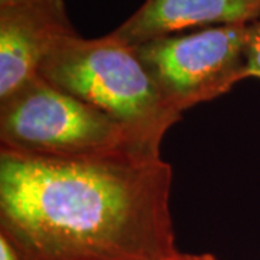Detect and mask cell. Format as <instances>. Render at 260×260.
I'll use <instances>...</instances> for the list:
<instances>
[{"mask_svg":"<svg viewBox=\"0 0 260 260\" xmlns=\"http://www.w3.org/2000/svg\"><path fill=\"white\" fill-rule=\"evenodd\" d=\"M0 260H22L10 242L0 234Z\"/></svg>","mask_w":260,"mask_h":260,"instance_id":"ba28073f","label":"cell"},{"mask_svg":"<svg viewBox=\"0 0 260 260\" xmlns=\"http://www.w3.org/2000/svg\"><path fill=\"white\" fill-rule=\"evenodd\" d=\"M0 145L62 160L160 158L124 126L41 75L0 102Z\"/></svg>","mask_w":260,"mask_h":260,"instance_id":"3957f363","label":"cell"},{"mask_svg":"<svg viewBox=\"0 0 260 260\" xmlns=\"http://www.w3.org/2000/svg\"><path fill=\"white\" fill-rule=\"evenodd\" d=\"M247 25H223L132 47L162 99L179 114L246 80Z\"/></svg>","mask_w":260,"mask_h":260,"instance_id":"277c9868","label":"cell"},{"mask_svg":"<svg viewBox=\"0 0 260 260\" xmlns=\"http://www.w3.org/2000/svg\"><path fill=\"white\" fill-rule=\"evenodd\" d=\"M39 75L124 126L155 152L181 116L168 106L135 49L109 35L56 41Z\"/></svg>","mask_w":260,"mask_h":260,"instance_id":"7a4b0ae2","label":"cell"},{"mask_svg":"<svg viewBox=\"0 0 260 260\" xmlns=\"http://www.w3.org/2000/svg\"><path fill=\"white\" fill-rule=\"evenodd\" d=\"M18 2H23V0H0V6H6V5L18 3Z\"/></svg>","mask_w":260,"mask_h":260,"instance_id":"30bf717a","label":"cell"},{"mask_svg":"<svg viewBox=\"0 0 260 260\" xmlns=\"http://www.w3.org/2000/svg\"><path fill=\"white\" fill-rule=\"evenodd\" d=\"M74 34L64 0L0 6V102L39 75L56 41Z\"/></svg>","mask_w":260,"mask_h":260,"instance_id":"5b68a950","label":"cell"},{"mask_svg":"<svg viewBox=\"0 0 260 260\" xmlns=\"http://www.w3.org/2000/svg\"><path fill=\"white\" fill-rule=\"evenodd\" d=\"M244 75L246 78H260V19L247 23Z\"/></svg>","mask_w":260,"mask_h":260,"instance_id":"52a82bcc","label":"cell"},{"mask_svg":"<svg viewBox=\"0 0 260 260\" xmlns=\"http://www.w3.org/2000/svg\"><path fill=\"white\" fill-rule=\"evenodd\" d=\"M165 160H62L0 149V234L22 260L178 253Z\"/></svg>","mask_w":260,"mask_h":260,"instance_id":"6da1fadb","label":"cell"},{"mask_svg":"<svg viewBox=\"0 0 260 260\" xmlns=\"http://www.w3.org/2000/svg\"><path fill=\"white\" fill-rule=\"evenodd\" d=\"M164 260H217V257L213 256V254H210V253L195 254V253H181V251H178V253Z\"/></svg>","mask_w":260,"mask_h":260,"instance_id":"9c48e42d","label":"cell"},{"mask_svg":"<svg viewBox=\"0 0 260 260\" xmlns=\"http://www.w3.org/2000/svg\"><path fill=\"white\" fill-rule=\"evenodd\" d=\"M260 18V0H145L112 34L130 47L186 29L247 25Z\"/></svg>","mask_w":260,"mask_h":260,"instance_id":"8992f818","label":"cell"}]
</instances>
